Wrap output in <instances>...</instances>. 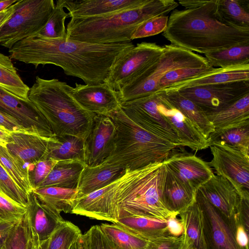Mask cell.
I'll return each instance as SVG.
<instances>
[{
    "label": "cell",
    "instance_id": "cell-1",
    "mask_svg": "<svg viewBox=\"0 0 249 249\" xmlns=\"http://www.w3.org/2000/svg\"><path fill=\"white\" fill-rule=\"evenodd\" d=\"M130 42L93 44L68 38L27 37L9 49L10 58L36 68L53 64L86 85L104 82L115 62L134 47Z\"/></svg>",
    "mask_w": 249,
    "mask_h": 249
},
{
    "label": "cell",
    "instance_id": "cell-2",
    "mask_svg": "<svg viewBox=\"0 0 249 249\" xmlns=\"http://www.w3.org/2000/svg\"><path fill=\"white\" fill-rule=\"evenodd\" d=\"M162 35L171 44L204 54L249 44V27L225 20L218 0H199L195 7L174 9Z\"/></svg>",
    "mask_w": 249,
    "mask_h": 249
},
{
    "label": "cell",
    "instance_id": "cell-3",
    "mask_svg": "<svg viewBox=\"0 0 249 249\" xmlns=\"http://www.w3.org/2000/svg\"><path fill=\"white\" fill-rule=\"evenodd\" d=\"M166 173L163 162L151 163L136 170L126 169L108 185L104 198L117 220L128 216L167 220L178 215L168 211L161 198Z\"/></svg>",
    "mask_w": 249,
    "mask_h": 249
},
{
    "label": "cell",
    "instance_id": "cell-4",
    "mask_svg": "<svg viewBox=\"0 0 249 249\" xmlns=\"http://www.w3.org/2000/svg\"><path fill=\"white\" fill-rule=\"evenodd\" d=\"M179 5L174 0H149L137 8L94 17L71 18L67 38L93 44L131 42L137 28L155 17L166 16Z\"/></svg>",
    "mask_w": 249,
    "mask_h": 249
},
{
    "label": "cell",
    "instance_id": "cell-5",
    "mask_svg": "<svg viewBox=\"0 0 249 249\" xmlns=\"http://www.w3.org/2000/svg\"><path fill=\"white\" fill-rule=\"evenodd\" d=\"M116 135L109 155L98 166L136 170L161 162L178 148L141 127L120 107L110 114Z\"/></svg>",
    "mask_w": 249,
    "mask_h": 249
},
{
    "label": "cell",
    "instance_id": "cell-6",
    "mask_svg": "<svg viewBox=\"0 0 249 249\" xmlns=\"http://www.w3.org/2000/svg\"><path fill=\"white\" fill-rule=\"evenodd\" d=\"M71 88L57 79L37 76L30 88L28 98L43 116L55 136L73 135L85 141L96 114L75 100Z\"/></svg>",
    "mask_w": 249,
    "mask_h": 249
},
{
    "label": "cell",
    "instance_id": "cell-7",
    "mask_svg": "<svg viewBox=\"0 0 249 249\" xmlns=\"http://www.w3.org/2000/svg\"><path fill=\"white\" fill-rule=\"evenodd\" d=\"M210 67L202 55L171 44L165 45L163 52L154 62L118 91L120 101L121 104L157 93L160 80L170 71Z\"/></svg>",
    "mask_w": 249,
    "mask_h": 249
},
{
    "label": "cell",
    "instance_id": "cell-8",
    "mask_svg": "<svg viewBox=\"0 0 249 249\" xmlns=\"http://www.w3.org/2000/svg\"><path fill=\"white\" fill-rule=\"evenodd\" d=\"M15 10L0 28V44L9 49L39 31L55 7L53 0H18Z\"/></svg>",
    "mask_w": 249,
    "mask_h": 249
},
{
    "label": "cell",
    "instance_id": "cell-9",
    "mask_svg": "<svg viewBox=\"0 0 249 249\" xmlns=\"http://www.w3.org/2000/svg\"><path fill=\"white\" fill-rule=\"evenodd\" d=\"M164 46L142 42L124 53L114 64L104 82L112 89L119 91L138 76L161 54Z\"/></svg>",
    "mask_w": 249,
    "mask_h": 249
},
{
    "label": "cell",
    "instance_id": "cell-10",
    "mask_svg": "<svg viewBox=\"0 0 249 249\" xmlns=\"http://www.w3.org/2000/svg\"><path fill=\"white\" fill-rule=\"evenodd\" d=\"M213 158L208 164L216 175L226 178L241 198H249V155L217 142L210 144Z\"/></svg>",
    "mask_w": 249,
    "mask_h": 249
},
{
    "label": "cell",
    "instance_id": "cell-11",
    "mask_svg": "<svg viewBox=\"0 0 249 249\" xmlns=\"http://www.w3.org/2000/svg\"><path fill=\"white\" fill-rule=\"evenodd\" d=\"M176 91L196 104L205 112L215 111L249 94V81L192 87Z\"/></svg>",
    "mask_w": 249,
    "mask_h": 249
},
{
    "label": "cell",
    "instance_id": "cell-12",
    "mask_svg": "<svg viewBox=\"0 0 249 249\" xmlns=\"http://www.w3.org/2000/svg\"><path fill=\"white\" fill-rule=\"evenodd\" d=\"M159 93L121 104L122 108L141 127L178 147L184 146L158 109Z\"/></svg>",
    "mask_w": 249,
    "mask_h": 249
},
{
    "label": "cell",
    "instance_id": "cell-13",
    "mask_svg": "<svg viewBox=\"0 0 249 249\" xmlns=\"http://www.w3.org/2000/svg\"><path fill=\"white\" fill-rule=\"evenodd\" d=\"M196 201L202 213L207 249H244L236 241L233 218L229 220L198 191Z\"/></svg>",
    "mask_w": 249,
    "mask_h": 249
},
{
    "label": "cell",
    "instance_id": "cell-14",
    "mask_svg": "<svg viewBox=\"0 0 249 249\" xmlns=\"http://www.w3.org/2000/svg\"><path fill=\"white\" fill-rule=\"evenodd\" d=\"M0 111L17 120L29 133L47 138L55 136L43 116L29 99H21L1 87Z\"/></svg>",
    "mask_w": 249,
    "mask_h": 249
},
{
    "label": "cell",
    "instance_id": "cell-15",
    "mask_svg": "<svg viewBox=\"0 0 249 249\" xmlns=\"http://www.w3.org/2000/svg\"><path fill=\"white\" fill-rule=\"evenodd\" d=\"M116 126L108 116L96 115L89 133L85 141V164L94 167L100 164L111 151Z\"/></svg>",
    "mask_w": 249,
    "mask_h": 249
},
{
    "label": "cell",
    "instance_id": "cell-16",
    "mask_svg": "<svg viewBox=\"0 0 249 249\" xmlns=\"http://www.w3.org/2000/svg\"><path fill=\"white\" fill-rule=\"evenodd\" d=\"M71 92L84 108L96 115L109 117L121 106L118 91L105 82L94 85L75 83Z\"/></svg>",
    "mask_w": 249,
    "mask_h": 249
},
{
    "label": "cell",
    "instance_id": "cell-17",
    "mask_svg": "<svg viewBox=\"0 0 249 249\" xmlns=\"http://www.w3.org/2000/svg\"><path fill=\"white\" fill-rule=\"evenodd\" d=\"M159 93L158 109L176 133L184 146L198 151L209 147V142L198 127Z\"/></svg>",
    "mask_w": 249,
    "mask_h": 249
},
{
    "label": "cell",
    "instance_id": "cell-18",
    "mask_svg": "<svg viewBox=\"0 0 249 249\" xmlns=\"http://www.w3.org/2000/svg\"><path fill=\"white\" fill-rule=\"evenodd\" d=\"M163 162L180 180L195 191L214 175L208 162L195 155L175 152Z\"/></svg>",
    "mask_w": 249,
    "mask_h": 249
},
{
    "label": "cell",
    "instance_id": "cell-19",
    "mask_svg": "<svg viewBox=\"0 0 249 249\" xmlns=\"http://www.w3.org/2000/svg\"><path fill=\"white\" fill-rule=\"evenodd\" d=\"M197 191L224 216L231 220L235 214L241 197L232 184L225 177L213 175Z\"/></svg>",
    "mask_w": 249,
    "mask_h": 249
},
{
    "label": "cell",
    "instance_id": "cell-20",
    "mask_svg": "<svg viewBox=\"0 0 249 249\" xmlns=\"http://www.w3.org/2000/svg\"><path fill=\"white\" fill-rule=\"evenodd\" d=\"M52 138L27 132H11L5 146L14 156L28 166L47 159L48 145Z\"/></svg>",
    "mask_w": 249,
    "mask_h": 249
},
{
    "label": "cell",
    "instance_id": "cell-21",
    "mask_svg": "<svg viewBox=\"0 0 249 249\" xmlns=\"http://www.w3.org/2000/svg\"><path fill=\"white\" fill-rule=\"evenodd\" d=\"M25 216L40 242L46 241L64 221L60 213L41 203L33 192L28 194Z\"/></svg>",
    "mask_w": 249,
    "mask_h": 249
},
{
    "label": "cell",
    "instance_id": "cell-22",
    "mask_svg": "<svg viewBox=\"0 0 249 249\" xmlns=\"http://www.w3.org/2000/svg\"><path fill=\"white\" fill-rule=\"evenodd\" d=\"M149 0H62L70 17L102 16L120 10L141 7Z\"/></svg>",
    "mask_w": 249,
    "mask_h": 249
},
{
    "label": "cell",
    "instance_id": "cell-23",
    "mask_svg": "<svg viewBox=\"0 0 249 249\" xmlns=\"http://www.w3.org/2000/svg\"><path fill=\"white\" fill-rule=\"evenodd\" d=\"M196 193L166 167L161 198L168 211L178 214L184 211L196 202Z\"/></svg>",
    "mask_w": 249,
    "mask_h": 249
},
{
    "label": "cell",
    "instance_id": "cell-24",
    "mask_svg": "<svg viewBox=\"0 0 249 249\" xmlns=\"http://www.w3.org/2000/svg\"><path fill=\"white\" fill-rule=\"evenodd\" d=\"M249 81V63L225 68H215L203 74L188 79L163 89L178 90L192 87Z\"/></svg>",
    "mask_w": 249,
    "mask_h": 249
},
{
    "label": "cell",
    "instance_id": "cell-25",
    "mask_svg": "<svg viewBox=\"0 0 249 249\" xmlns=\"http://www.w3.org/2000/svg\"><path fill=\"white\" fill-rule=\"evenodd\" d=\"M206 114L214 132L249 125V94L223 109Z\"/></svg>",
    "mask_w": 249,
    "mask_h": 249
},
{
    "label": "cell",
    "instance_id": "cell-26",
    "mask_svg": "<svg viewBox=\"0 0 249 249\" xmlns=\"http://www.w3.org/2000/svg\"><path fill=\"white\" fill-rule=\"evenodd\" d=\"M125 171L120 167H89L86 165L79 178L75 199L111 184L120 178Z\"/></svg>",
    "mask_w": 249,
    "mask_h": 249
},
{
    "label": "cell",
    "instance_id": "cell-27",
    "mask_svg": "<svg viewBox=\"0 0 249 249\" xmlns=\"http://www.w3.org/2000/svg\"><path fill=\"white\" fill-rule=\"evenodd\" d=\"M162 94L170 103L191 120L208 139L214 127L205 111L196 104L174 90H162Z\"/></svg>",
    "mask_w": 249,
    "mask_h": 249
},
{
    "label": "cell",
    "instance_id": "cell-28",
    "mask_svg": "<svg viewBox=\"0 0 249 249\" xmlns=\"http://www.w3.org/2000/svg\"><path fill=\"white\" fill-rule=\"evenodd\" d=\"M85 165L83 161L78 160L58 161L37 188L55 186L76 189Z\"/></svg>",
    "mask_w": 249,
    "mask_h": 249
},
{
    "label": "cell",
    "instance_id": "cell-29",
    "mask_svg": "<svg viewBox=\"0 0 249 249\" xmlns=\"http://www.w3.org/2000/svg\"><path fill=\"white\" fill-rule=\"evenodd\" d=\"M116 224L148 241L166 235H172L169 231L167 220L128 216L118 219Z\"/></svg>",
    "mask_w": 249,
    "mask_h": 249
},
{
    "label": "cell",
    "instance_id": "cell-30",
    "mask_svg": "<svg viewBox=\"0 0 249 249\" xmlns=\"http://www.w3.org/2000/svg\"><path fill=\"white\" fill-rule=\"evenodd\" d=\"M47 158L58 161L78 160L84 162L85 141L73 135L55 136L49 141Z\"/></svg>",
    "mask_w": 249,
    "mask_h": 249
},
{
    "label": "cell",
    "instance_id": "cell-31",
    "mask_svg": "<svg viewBox=\"0 0 249 249\" xmlns=\"http://www.w3.org/2000/svg\"><path fill=\"white\" fill-rule=\"evenodd\" d=\"M178 215L183 224L184 237L191 249H207L202 213L196 201Z\"/></svg>",
    "mask_w": 249,
    "mask_h": 249
},
{
    "label": "cell",
    "instance_id": "cell-32",
    "mask_svg": "<svg viewBox=\"0 0 249 249\" xmlns=\"http://www.w3.org/2000/svg\"><path fill=\"white\" fill-rule=\"evenodd\" d=\"M32 192L41 203L60 213H71L77 189L50 186L37 188Z\"/></svg>",
    "mask_w": 249,
    "mask_h": 249
},
{
    "label": "cell",
    "instance_id": "cell-33",
    "mask_svg": "<svg viewBox=\"0 0 249 249\" xmlns=\"http://www.w3.org/2000/svg\"><path fill=\"white\" fill-rule=\"evenodd\" d=\"M0 163L17 185L27 194L33 191L28 166L12 155L0 141Z\"/></svg>",
    "mask_w": 249,
    "mask_h": 249
},
{
    "label": "cell",
    "instance_id": "cell-34",
    "mask_svg": "<svg viewBox=\"0 0 249 249\" xmlns=\"http://www.w3.org/2000/svg\"><path fill=\"white\" fill-rule=\"evenodd\" d=\"M0 87L24 100H29L30 88L18 74L9 56L0 53Z\"/></svg>",
    "mask_w": 249,
    "mask_h": 249
},
{
    "label": "cell",
    "instance_id": "cell-35",
    "mask_svg": "<svg viewBox=\"0 0 249 249\" xmlns=\"http://www.w3.org/2000/svg\"><path fill=\"white\" fill-rule=\"evenodd\" d=\"M213 67L225 68L249 63V44L231 47L204 54Z\"/></svg>",
    "mask_w": 249,
    "mask_h": 249
},
{
    "label": "cell",
    "instance_id": "cell-36",
    "mask_svg": "<svg viewBox=\"0 0 249 249\" xmlns=\"http://www.w3.org/2000/svg\"><path fill=\"white\" fill-rule=\"evenodd\" d=\"M107 238L120 249H146L148 241L126 231L116 223L101 224Z\"/></svg>",
    "mask_w": 249,
    "mask_h": 249
},
{
    "label": "cell",
    "instance_id": "cell-37",
    "mask_svg": "<svg viewBox=\"0 0 249 249\" xmlns=\"http://www.w3.org/2000/svg\"><path fill=\"white\" fill-rule=\"evenodd\" d=\"M64 8L62 0H57L46 23L31 36L47 39L67 38L65 21L66 18L70 17V15L69 13H66Z\"/></svg>",
    "mask_w": 249,
    "mask_h": 249
},
{
    "label": "cell",
    "instance_id": "cell-38",
    "mask_svg": "<svg viewBox=\"0 0 249 249\" xmlns=\"http://www.w3.org/2000/svg\"><path fill=\"white\" fill-rule=\"evenodd\" d=\"M218 9L226 21L249 27V0H218Z\"/></svg>",
    "mask_w": 249,
    "mask_h": 249
},
{
    "label": "cell",
    "instance_id": "cell-39",
    "mask_svg": "<svg viewBox=\"0 0 249 249\" xmlns=\"http://www.w3.org/2000/svg\"><path fill=\"white\" fill-rule=\"evenodd\" d=\"M81 234L77 226L65 220L48 239L40 243L43 249H70Z\"/></svg>",
    "mask_w": 249,
    "mask_h": 249
},
{
    "label": "cell",
    "instance_id": "cell-40",
    "mask_svg": "<svg viewBox=\"0 0 249 249\" xmlns=\"http://www.w3.org/2000/svg\"><path fill=\"white\" fill-rule=\"evenodd\" d=\"M208 140L209 145L213 142H219L249 155V125L213 132L210 135Z\"/></svg>",
    "mask_w": 249,
    "mask_h": 249
},
{
    "label": "cell",
    "instance_id": "cell-41",
    "mask_svg": "<svg viewBox=\"0 0 249 249\" xmlns=\"http://www.w3.org/2000/svg\"><path fill=\"white\" fill-rule=\"evenodd\" d=\"M30 232L24 216L18 221L4 239L3 249H30Z\"/></svg>",
    "mask_w": 249,
    "mask_h": 249
},
{
    "label": "cell",
    "instance_id": "cell-42",
    "mask_svg": "<svg viewBox=\"0 0 249 249\" xmlns=\"http://www.w3.org/2000/svg\"><path fill=\"white\" fill-rule=\"evenodd\" d=\"M215 68H181L167 72L160 80L157 92L184 80L190 79L214 70Z\"/></svg>",
    "mask_w": 249,
    "mask_h": 249
},
{
    "label": "cell",
    "instance_id": "cell-43",
    "mask_svg": "<svg viewBox=\"0 0 249 249\" xmlns=\"http://www.w3.org/2000/svg\"><path fill=\"white\" fill-rule=\"evenodd\" d=\"M0 194L26 207L28 194L14 181L0 163Z\"/></svg>",
    "mask_w": 249,
    "mask_h": 249
},
{
    "label": "cell",
    "instance_id": "cell-44",
    "mask_svg": "<svg viewBox=\"0 0 249 249\" xmlns=\"http://www.w3.org/2000/svg\"><path fill=\"white\" fill-rule=\"evenodd\" d=\"M82 236L85 249H120L107 238L99 225L92 226Z\"/></svg>",
    "mask_w": 249,
    "mask_h": 249
},
{
    "label": "cell",
    "instance_id": "cell-45",
    "mask_svg": "<svg viewBox=\"0 0 249 249\" xmlns=\"http://www.w3.org/2000/svg\"><path fill=\"white\" fill-rule=\"evenodd\" d=\"M169 17L160 16L151 18L141 24L134 32L131 40L156 35L166 28Z\"/></svg>",
    "mask_w": 249,
    "mask_h": 249
},
{
    "label": "cell",
    "instance_id": "cell-46",
    "mask_svg": "<svg viewBox=\"0 0 249 249\" xmlns=\"http://www.w3.org/2000/svg\"><path fill=\"white\" fill-rule=\"evenodd\" d=\"M58 161L47 158L28 166L29 178L33 190L47 178Z\"/></svg>",
    "mask_w": 249,
    "mask_h": 249
},
{
    "label": "cell",
    "instance_id": "cell-47",
    "mask_svg": "<svg viewBox=\"0 0 249 249\" xmlns=\"http://www.w3.org/2000/svg\"><path fill=\"white\" fill-rule=\"evenodd\" d=\"M26 207L0 194V219L18 221L25 215Z\"/></svg>",
    "mask_w": 249,
    "mask_h": 249
},
{
    "label": "cell",
    "instance_id": "cell-48",
    "mask_svg": "<svg viewBox=\"0 0 249 249\" xmlns=\"http://www.w3.org/2000/svg\"><path fill=\"white\" fill-rule=\"evenodd\" d=\"M184 240L183 233L179 236L166 235L149 241L146 249H182Z\"/></svg>",
    "mask_w": 249,
    "mask_h": 249
},
{
    "label": "cell",
    "instance_id": "cell-49",
    "mask_svg": "<svg viewBox=\"0 0 249 249\" xmlns=\"http://www.w3.org/2000/svg\"><path fill=\"white\" fill-rule=\"evenodd\" d=\"M233 219V231L237 244L244 249H249V231L246 229L236 213L234 215Z\"/></svg>",
    "mask_w": 249,
    "mask_h": 249
},
{
    "label": "cell",
    "instance_id": "cell-50",
    "mask_svg": "<svg viewBox=\"0 0 249 249\" xmlns=\"http://www.w3.org/2000/svg\"><path fill=\"white\" fill-rule=\"evenodd\" d=\"M0 126L3 127L10 132H27L17 120L0 111Z\"/></svg>",
    "mask_w": 249,
    "mask_h": 249
},
{
    "label": "cell",
    "instance_id": "cell-51",
    "mask_svg": "<svg viewBox=\"0 0 249 249\" xmlns=\"http://www.w3.org/2000/svg\"><path fill=\"white\" fill-rule=\"evenodd\" d=\"M241 221L248 231H249V198H241L236 211Z\"/></svg>",
    "mask_w": 249,
    "mask_h": 249
},
{
    "label": "cell",
    "instance_id": "cell-52",
    "mask_svg": "<svg viewBox=\"0 0 249 249\" xmlns=\"http://www.w3.org/2000/svg\"><path fill=\"white\" fill-rule=\"evenodd\" d=\"M178 215L173 216L168 220V230L170 233L175 236H179L184 232V227L180 218Z\"/></svg>",
    "mask_w": 249,
    "mask_h": 249
},
{
    "label": "cell",
    "instance_id": "cell-53",
    "mask_svg": "<svg viewBox=\"0 0 249 249\" xmlns=\"http://www.w3.org/2000/svg\"><path fill=\"white\" fill-rule=\"evenodd\" d=\"M18 221H0V244L3 242L10 231Z\"/></svg>",
    "mask_w": 249,
    "mask_h": 249
},
{
    "label": "cell",
    "instance_id": "cell-54",
    "mask_svg": "<svg viewBox=\"0 0 249 249\" xmlns=\"http://www.w3.org/2000/svg\"><path fill=\"white\" fill-rule=\"evenodd\" d=\"M15 10L14 3L5 10L0 12V28L13 15Z\"/></svg>",
    "mask_w": 249,
    "mask_h": 249
},
{
    "label": "cell",
    "instance_id": "cell-55",
    "mask_svg": "<svg viewBox=\"0 0 249 249\" xmlns=\"http://www.w3.org/2000/svg\"><path fill=\"white\" fill-rule=\"evenodd\" d=\"M29 228L30 232V249H43L36 234L32 229Z\"/></svg>",
    "mask_w": 249,
    "mask_h": 249
},
{
    "label": "cell",
    "instance_id": "cell-56",
    "mask_svg": "<svg viewBox=\"0 0 249 249\" xmlns=\"http://www.w3.org/2000/svg\"><path fill=\"white\" fill-rule=\"evenodd\" d=\"M18 0H0V12L16 3Z\"/></svg>",
    "mask_w": 249,
    "mask_h": 249
},
{
    "label": "cell",
    "instance_id": "cell-57",
    "mask_svg": "<svg viewBox=\"0 0 249 249\" xmlns=\"http://www.w3.org/2000/svg\"><path fill=\"white\" fill-rule=\"evenodd\" d=\"M10 133V132L5 128L0 126V141L6 144Z\"/></svg>",
    "mask_w": 249,
    "mask_h": 249
},
{
    "label": "cell",
    "instance_id": "cell-58",
    "mask_svg": "<svg viewBox=\"0 0 249 249\" xmlns=\"http://www.w3.org/2000/svg\"><path fill=\"white\" fill-rule=\"evenodd\" d=\"M82 234L80 235L76 241V249H85Z\"/></svg>",
    "mask_w": 249,
    "mask_h": 249
},
{
    "label": "cell",
    "instance_id": "cell-59",
    "mask_svg": "<svg viewBox=\"0 0 249 249\" xmlns=\"http://www.w3.org/2000/svg\"><path fill=\"white\" fill-rule=\"evenodd\" d=\"M182 249H191V247L190 246L189 244L185 239L184 237V245L182 248Z\"/></svg>",
    "mask_w": 249,
    "mask_h": 249
},
{
    "label": "cell",
    "instance_id": "cell-60",
    "mask_svg": "<svg viewBox=\"0 0 249 249\" xmlns=\"http://www.w3.org/2000/svg\"><path fill=\"white\" fill-rule=\"evenodd\" d=\"M76 241L71 246L70 249H76Z\"/></svg>",
    "mask_w": 249,
    "mask_h": 249
},
{
    "label": "cell",
    "instance_id": "cell-61",
    "mask_svg": "<svg viewBox=\"0 0 249 249\" xmlns=\"http://www.w3.org/2000/svg\"><path fill=\"white\" fill-rule=\"evenodd\" d=\"M0 249H3L2 244H0Z\"/></svg>",
    "mask_w": 249,
    "mask_h": 249
},
{
    "label": "cell",
    "instance_id": "cell-62",
    "mask_svg": "<svg viewBox=\"0 0 249 249\" xmlns=\"http://www.w3.org/2000/svg\"><path fill=\"white\" fill-rule=\"evenodd\" d=\"M0 221H4V220H2L0 219Z\"/></svg>",
    "mask_w": 249,
    "mask_h": 249
}]
</instances>
